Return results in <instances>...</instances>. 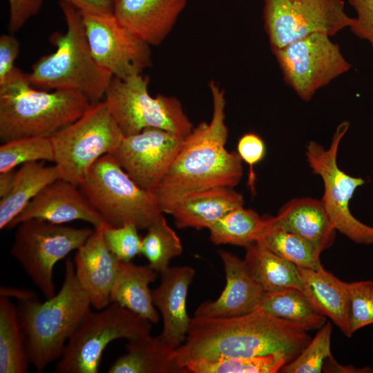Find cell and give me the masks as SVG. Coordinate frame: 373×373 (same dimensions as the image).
I'll use <instances>...</instances> for the list:
<instances>
[{"label":"cell","instance_id":"6da1fadb","mask_svg":"<svg viewBox=\"0 0 373 373\" xmlns=\"http://www.w3.org/2000/svg\"><path fill=\"white\" fill-rule=\"evenodd\" d=\"M209 86L213 103L210 122L193 127L166 174L151 192L163 213L170 214L190 194L214 187L233 188L242 177L240 155L225 147L228 128L224 91L213 81Z\"/></svg>","mask_w":373,"mask_h":373},{"label":"cell","instance_id":"7a4b0ae2","mask_svg":"<svg viewBox=\"0 0 373 373\" xmlns=\"http://www.w3.org/2000/svg\"><path fill=\"white\" fill-rule=\"evenodd\" d=\"M301 325L258 309L229 317L191 318L184 343L176 350L184 367L193 360L253 357L283 353L292 361L311 341Z\"/></svg>","mask_w":373,"mask_h":373},{"label":"cell","instance_id":"3957f363","mask_svg":"<svg viewBox=\"0 0 373 373\" xmlns=\"http://www.w3.org/2000/svg\"><path fill=\"white\" fill-rule=\"evenodd\" d=\"M91 305L81 287L74 262L65 263L61 287L52 297L41 302L35 295L19 301L17 313L30 364L43 372L61 356L66 345Z\"/></svg>","mask_w":373,"mask_h":373},{"label":"cell","instance_id":"277c9868","mask_svg":"<svg viewBox=\"0 0 373 373\" xmlns=\"http://www.w3.org/2000/svg\"><path fill=\"white\" fill-rule=\"evenodd\" d=\"M90 104L75 90L33 87L28 73L16 67L0 84V141L51 137L79 118Z\"/></svg>","mask_w":373,"mask_h":373},{"label":"cell","instance_id":"5b68a950","mask_svg":"<svg viewBox=\"0 0 373 373\" xmlns=\"http://www.w3.org/2000/svg\"><path fill=\"white\" fill-rule=\"evenodd\" d=\"M66 30L55 32L50 41L56 49L41 57L28 73L30 84L46 90H72L90 103L101 101L113 77L94 59L86 35L81 11L59 1Z\"/></svg>","mask_w":373,"mask_h":373},{"label":"cell","instance_id":"8992f818","mask_svg":"<svg viewBox=\"0 0 373 373\" xmlns=\"http://www.w3.org/2000/svg\"><path fill=\"white\" fill-rule=\"evenodd\" d=\"M104 222L147 229L163 213L153 194L139 186L111 153L97 160L79 185Z\"/></svg>","mask_w":373,"mask_h":373},{"label":"cell","instance_id":"52a82bcc","mask_svg":"<svg viewBox=\"0 0 373 373\" xmlns=\"http://www.w3.org/2000/svg\"><path fill=\"white\" fill-rule=\"evenodd\" d=\"M124 137L105 101L90 103L79 118L50 137L60 178L79 186L93 164L113 153Z\"/></svg>","mask_w":373,"mask_h":373},{"label":"cell","instance_id":"ba28073f","mask_svg":"<svg viewBox=\"0 0 373 373\" xmlns=\"http://www.w3.org/2000/svg\"><path fill=\"white\" fill-rule=\"evenodd\" d=\"M149 79L138 74L113 77L104 101L124 136L148 128L162 129L184 139L193 128L180 102L173 96L149 92Z\"/></svg>","mask_w":373,"mask_h":373},{"label":"cell","instance_id":"9c48e42d","mask_svg":"<svg viewBox=\"0 0 373 373\" xmlns=\"http://www.w3.org/2000/svg\"><path fill=\"white\" fill-rule=\"evenodd\" d=\"M151 323L115 303L86 315L68 341L55 370L97 373L104 350L116 339L134 340L151 334Z\"/></svg>","mask_w":373,"mask_h":373},{"label":"cell","instance_id":"30bf717a","mask_svg":"<svg viewBox=\"0 0 373 373\" xmlns=\"http://www.w3.org/2000/svg\"><path fill=\"white\" fill-rule=\"evenodd\" d=\"M17 227L10 254L44 296L50 298L56 294L53 278L56 263L77 250L94 229L40 219H30Z\"/></svg>","mask_w":373,"mask_h":373},{"label":"cell","instance_id":"8fae6325","mask_svg":"<svg viewBox=\"0 0 373 373\" xmlns=\"http://www.w3.org/2000/svg\"><path fill=\"white\" fill-rule=\"evenodd\" d=\"M350 124H339L328 149L315 141L306 146L307 161L313 173L323 180L324 193L321 201L335 229L357 244H373V227L367 225L352 214L349 204L356 189L365 180L345 173L337 164L340 142L347 131Z\"/></svg>","mask_w":373,"mask_h":373},{"label":"cell","instance_id":"7c38bea8","mask_svg":"<svg viewBox=\"0 0 373 373\" xmlns=\"http://www.w3.org/2000/svg\"><path fill=\"white\" fill-rule=\"evenodd\" d=\"M263 19L272 50L314 33L329 37L350 28L354 17L343 0H265Z\"/></svg>","mask_w":373,"mask_h":373},{"label":"cell","instance_id":"4fadbf2b","mask_svg":"<svg viewBox=\"0 0 373 373\" xmlns=\"http://www.w3.org/2000/svg\"><path fill=\"white\" fill-rule=\"evenodd\" d=\"M272 51L286 84L307 102L352 67L339 46L323 33L309 35Z\"/></svg>","mask_w":373,"mask_h":373},{"label":"cell","instance_id":"5bb4252c","mask_svg":"<svg viewBox=\"0 0 373 373\" xmlns=\"http://www.w3.org/2000/svg\"><path fill=\"white\" fill-rule=\"evenodd\" d=\"M81 12L94 59L113 77L142 74L151 66V46L130 32L113 12Z\"/></svg>","mask_w":373,"mask_h":373},{"label":"cell","instance_id":"9a60e30c","mask_svg":"<svg viewBox=\"0 0 373 373\" xmlns=\"http://www.w3.org/2000/svg\"><path fill=\"white\" fill-rule=\"evenodd\" d=\"M184 139L155 128L124 136L111 153L130 178L152 192L166 174Z\"/></svg>","mask_w":373,"mask_h":373},{"label":"cell","instance_id":"2e32d148","mask_svg":"<svg viewBox=\"0 0 373 373\" xmlns=\"http://www.w3.org/2000/svg\"><path fill=\"white\" fill-rule=\"evenodd\" d=\"M30 219L55 224L82 220L94 228L106 224L79 187L61 178L46 186L12 221L9 229Z\"/></svg>","mask_w":373,"mask_h":373},{"label":"cell","instance_id":"e0dca14e","mask_svg":"<svg viewBox=\"0 0 373 373\" xmlns=\"http://www.w3.org/2000/svg\"><path fill=\"white\" fill-rule=\"evenodd\" d=\"M104 224L94 228L90 237L77 250L73 260L77 278L91 306L97 310L111 303V291L120 262L104 242Z\"/></svg>","mask_w":373,"mask_h":373},{"label":"cell","instance_id":"ac0fdd59","mask_svg":"<svg viewBox=\"0 0 373 373\" xmlns=\"http://www.w3.org/2000/svg\"><path fill=\"white\" fill-rule=\"evenodd\" d=\"M226 278V285L215 300H206L196 309L194 316L229 317L259 309L265 294L248 272L243 260L231 253L219 250Z\"/></svg>","mask_w":373,"mask_h":373},{"label":"cell","instance_id":"d6986e66","mask_svg":"<svg viewBox=\"0 0 373 373\" xmlns=\"http://www.w3.org/2000/svg\"><path fill=\"white\" fill-rule=\"evenodd\" d=\"M160 274L159 286L151 291L152 300L162 317L160 336L176 350L184 343L191 320L186 311V297L195 271L189 266L169 267Z\"/></svg>","mask_w":373,"mask_h":373},{"label":"cell","instance_id":"ffe728a7","mask_svg":"<svg viewBox=\"0 0 373 373\" xmlns=\"http://www.w3.org/2000/svg\"><path fill=\"white\" fill-rule=\"evenodd\" d=\"M187 0H114L113 12L134 35L149 44L162 43Z\"/></svg>","mask_w":373,"mask_h":373},{"label":"cell","instance_id":"44dd1931","mask_svg":"<svg viewBox=\"0 0 373 373\" xmlns=\"http://www.w3.org/2000/svg\"><path fill=\"white\" fill-rule=\"evenodd\" d=\"M298 267V266H297ZM303 292L321 314L328 317L347 337H351L348 283L323 266L317 269L298 267Z\"/></svg>","mask_w":373,"mask_h":373},{"label":"cell","instance_id":"7402d4cb","mask_svg":"<svg viewBox=\"0 0 373 373\" xmlns=\"http://www.w3.org/2000/svg\"><path fill=\"white\" fill-rule=\"evenodd\" d=\"M273 221L310 242L321 251L334 242L336 229L321 200L296 198L283 204Z\"/></svg>","mask_w":373,"mask_h":373},{"label":"cell","instance_id":"603a6c76","mask_svg":"<svg viewBox=\"0 0 373 373\" xmlns=\"http://www.w3.org/2000/svg\"><path fill=\"white\" fill-rule=\"evenodd\" d=\"M243 204L242 195L233 188L214 187L185 197L170 215L178 228L208 229L226 213Z\"/></svg>","mask_w":373,"mask_h":373},{"label":"cell","instance_id":"cb8c5ba5","mask_svg":"<svg viewBox=\"0 0 373 373\" xmlns=\"http://www.w3.org/2000/svg\"><path fill=\"white\" fill-rule=\"evenodd\" d=\"M125 348L126 354L113 363L108 373H189L160 335L128 341Z\"/></svg>","mask_w":373,"mask_h":373},{"label":"cell","instance_id":"d4e9b609","mask_svg":"<svg viewBox=\"0 0 373 373\" xmlns=\"http://www.w3.org/2000/svg\"><path fill=\"white\" fill-rule=\"evenodd\" d=\"M157 272L148 265H136L120 262L118 273L112 287L110 301L157 323L160 317L152 300L149 285L154 282Z\"/></svg>","mask_w":373,"mask_h":373},{"label":"cell","instance_id":"484cf974","mask_svg":"<svg viewBox=\"0 0 373 373\" xmlns=\"http://www.w3.org/2000/svg\"><path fill=\"white\" fill-rule=\"evenodd\" d=\"M45 161L28 162L16 172L10 192L0 200V229H9L12 221L48 184L60 178L57 167Z\"/></svg>","mask_w":373,"mask_h":373},{"label":"cell","instance_id":"4316f807","mask_svg":"<svg viewBox=\"0 0 373 373\" xmlns=\"http://www.w3.org/2000/svg\"><path fill=\"white\" fill-rule=\"evenodd\" d=\"M243 261L249 274L266 292L303 289L298 267L258 242L246 247Z\"/></svg>","mask_w":373,"mask_h":373},{"label":"cell","instance_id":"83f0119b","mask_svg":"<svg viewBox=\"0 0 373 373\" xmlns=\"http://www.w3.org/2000/svg\"><path fill=\"white\" fill-rule=\"evenodd\" d=\"M258 242L281 258L298 267L317 269L322 267L321 251L302 237L289 232L266 216Z\"/></svg>","mask_w":373,"mask_h":373},{"label":"cell","instance_id":"f1b7e54d","mask_svg":"<svg viewBox=\"0 0 373 373\" xmlns=\"http://www.w3.org/2000/svg\"><path fill=\"white\" fill-rule=\"evenodd\" d=\"M259 309L297 323L307 331L319 329L327 322L326 317L315 309L303 291L296 288L265 291Z\"/></svg>","mask_w":373,"mask_h":373},{"label":"cell","instance_id":"f546056e","mask_svg":"<svg viewBox=\"0 0 373 373\" xmlns=\"http://www.w3.org/2000/svg\"><path fill=\"white\" fill-rule=\"evenodd\" d=\"M30 364L19 321L17 307L0 298V372L26 373Z\"/></svg>","mask_w":373,"mask_h":373},{"label":"cell","instance_id":"4dcf8cb0","mask_svg":"<svg viewBox=\"0 0 373 373\" xmlns=\"http://www.w3.org/2000/svg\"><path fill=\"white\" fill-rule=\"evenodd\" d=\"M264 224V217L252 209L241 206L226 213L208 229L210 240L215 245L229 244L246 248L257 241Z\"/></svg>","mask_w":373,"mask_h":373},{"label":"cell","instance_id":"1f68e13d","mask_svg":"<svg viewBox=\"0 0 373 373\" xmlns=\"http://www.w3.org/2000/svg\"><path fill=\"white\" fill-rule=\"evenodd\" d=\"M291 358L283 353L213 361L193 360L185 363L189 373H276Z\"/></svg>","mask_w":373,"mask_h":373},{"label":"cell","instance_id":"d6a6232c","mask_svg":"<svg viewBox=\"0 0 373 373\" xmlns=\"http://www.w3.org/2000/svg\"><path fill=\"white\" fill-rule=\"evenodd\" d=\"M142 238L141 254L149 261V265L157 273L167 269L169 262L182 253V245L175 231L161 215L148 228Z\"/></svg>","mask_w":373,"mask_h":373},{"label":"cell","instance_id":"836d02e7","mask_svg":"<svg viewBox=\"0 0 373 373\" xmlns=\"http://www.w3.org/2000/svg\"><path fill=\"white\" fill-rule=\"evenodd\" d=\"M48 161L53 162L54 151L50 137H32L1 143L0 172L15 169L23 164Z\"/></svg>","mask_w":373,"mask_h":373},{"label":"cell","instance_id":"e575fe53","mask_svg":"<svg viewBox=\"0 0 373 373\" xmlns=\"http://www.w3.org/2000/svg\"><path fill=\"white\" fill-rule=\"evenodd\" d=\"M332 326L326 322L307 346L280 370L282 373H320L330 351Z\"/></svg>","mask_w":373,"mask_h":373},{"label":"cell","instance_id":"d590c367","mask_svg":"<svg viewBox=\"0 0 373 373\" xmlns=\"http://www.w3.org/2000/svg\"><path fill=\"white\" fill-rule=\"evenodd\" d=\"M350 327L352 335L373 324V281L348 283Z\"/></svg>","mask_w":373,"mask_h":373},{"label":"cell","instance_id":"8d00e7d4","mask_svg":"<svg viewBox=\"0 0 373 373\" xmlns=\"http://www.w3.org/2000/svg\"><path fill=\"white\" fill-rule=\"evenodd\" d=\"M138 229L132 223L120 227H103L104 242L110 251L120 262H131L141 254L142 238Z\"/></svg>","mask_w":373,"mask_h":373},{"label":"cell","instance_id":"74e56055","mask_svg":"<svg viewBox=\"0 0 373 373\" xmlns=\"http://www.w3.org/2000/svg\"><path fill=\"white\" fill-rule=\"evenodd\" d=\"M237 152L242 161L249 166L247 185L252 195L255 194L256 174L254 167L263 160L266 146L263 140L254 133H247L240 137L237 144Z\"/></svg>","mask_w":373,"mask_h":373},{"label":"cell","instance_id":"f35d334b","mask_svg":"<svg viewBox=\"0 0 373 373\" xmlns=\"http://www.w3.org/2000/svg\"><path fill=\"white\" fill-rule=\"evenodd\" d=\"M356 17L349 28L359 39L367 41L373 48V0H347Z\"/></svg>","mask_w":373,"mask_h":373},{"label":"cell","instance_id":"ab89813d","mask_svg":"<svg viewBox=\"0 0 373 373\" xmlns=\"http://www.w3.org/2000/svg\"><path fill=\"white\" fill-rule=\"evenodd\" d=\"M9 33L18 32L32 17L37 15L43 6V0H8Z\"/></svg>","mask_w":373,"mask_h":373},{"label":"cell","instance_id":"60d3db41","mask_svg":"<svg viewBox=\"0 0 373 373\" xmlns=\"http://www.w3.org/2000/svg\"><path fill=\"white\" fill-rule=\"evenodd\" d=\"M20 50V44L14 34L0 36V84L15 70V61Z\"/></svg>","mask_w":373,"mask_h":373},{"label":"cell","instance_id":"b9f144b4","mask_svg":"<svg viewBox=\"0 0 373 373\" xmlns=\"http://www.w3.org/2000/svg\"><path fill=\"white\" fill-rule=\"evenodd\" d=\"M68 3L83 12H113L112 0H59Z\"/></svg>","mask_w":373,"mask_h":373},{"label":"cell","instance_id":"7bdbcfd3","mask_svg":"<svg viewBox=\"0 0 373 373\" xmlns=\"http://www.w3.org/2000/svg\"><path fill=\"white\" fill-rule=\"evenodd\" d=\"M323 370L325 372L373 373V369L367 366L356 367L352 365H342L333 358L332 354L325 360Z\"/></svg>","mask_w":373,"mask_h":373},{"label":"cell","instance_id":"ee69618b","mask_svg":"<svg viewBox=\"0 0 373 373\" xmlns=\"http://www.w3.org/2000/svg\"><path fill=\"white\" fill-rule=\"evenodd\" d=\"M15 169L0 172V198L7 195L11 191L16 175Z\"/></svg>","mask_w":373,"mask_h":373},{"label":"cell","instance_id":"f6af8a7d","mask_svg":"<svg viewBox=\"0 0 373 373\" xmlns=\"http://www.w3.org/2000/svg\"><path fill=\"white\" fill-rule=\"evenodd\" d=\"M33 296H35L33 293H31L30 291L26 290L15 289L11 287L1 288V296H6L7 298H17L19 301Z\"/></svg>","mask_w":373,"mask_h":373},{"label":"cell","instance_id":"bcb514c9","mask_svg":"<svg viewBox=\"0 0 373 373\" xmlns=\"http://www.w3.org/2000/svg\"><path fill=\"white\" fill-rule=\"evenodd\" d=\"M112 1H113V2L114 1V0H112Z\"/></svg>","mask_w":373,"mask_h":373}]
</instances>
